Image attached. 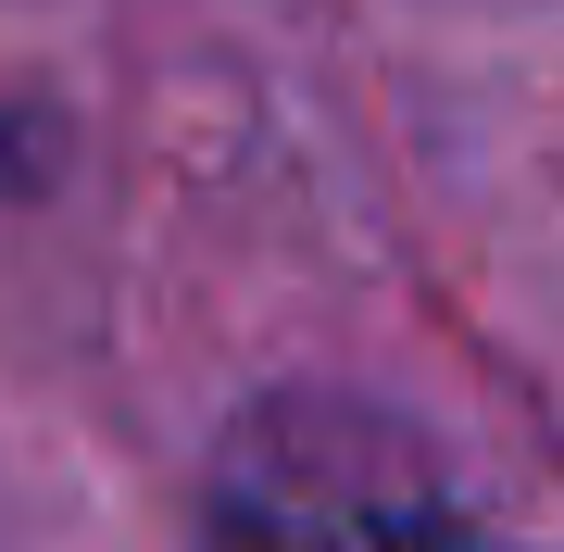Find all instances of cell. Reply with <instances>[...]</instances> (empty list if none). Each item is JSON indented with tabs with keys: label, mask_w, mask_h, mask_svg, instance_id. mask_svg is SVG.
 Listing matches in <instances>:
<instances>
[{
	"label": "cell",
	"mask_w": 564,
	"mask_h": 552,
	"mask_svg": "<svg viewBox=\"0 0 564 552\" xmlns=\"http://www.w3.org/2000/svg\"><path fill=\"white\" fill-rule=\"evenodd\" d=\"M202 552H502V540L389 414L289 389L226 427L202 490Z\"/></svg>",
	"instance_id": "1"
}]
</instances>
